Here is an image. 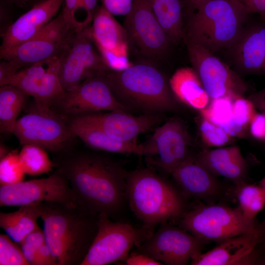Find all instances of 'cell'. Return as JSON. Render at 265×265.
Returning a JSON list of instances; mask_svg holds the SVG:
<instances>
[{
    "instance_id": "6",
    "label": "cell",
    "mask_w": 265,
    "mask_h": 265,
    "mask_svg": "<svg viewBox=\"0 0 265 265\" xmlns=\"http://www.w3.org/2000/svg\"><path fill=\"white\" fill-rule=\"evenodd\" d=\"M180 224L201 240L220 242L259 230L254 221L247 219L239 209L222 205L199 206L185 212Z\"/></svg>"
},
{
    "instance_id": "20",
    "label": "cell",
    "mask_w": 265,
    "mask_h": 265,
    "mask_svg": "<svg viewBox=\"0 0 265 265\" xmlns=\"http://www.w3.org/2000/svg\"><path fill=\"white\" fill-rule=\"evenodd\" d=\"M82 115L111 137L123 142H135L134 140L140 134L148 131L163 119L162 114L133 116L123 111H112L106 113L92 112Z\"/></svg>"
},
{
    "instance_id": "44",
    "label": "cell",
    "mask_w": 265,
    "mask_h": 265,
    "mask_svg": "<svg viewBox=\"0 0 265 265\" xmlns=\"http://www.w3.org/2000/svg\"><path fill=\"white\" fill-rule=\"evenodd\" d=\"M209 0H182L184 20L202 3Z\"/></svg>"
},
{
    "instance_id": "21",
    "label": "cell",
    "mask_w": 265,
    "mask_h": 265,
    "mask_svg": "<svg viewBox=\"0 0 265 265\" xmlns=\"http://www.w3.org/2000/svg\"><path fill=\"white\" fill-rule=\"evenodd\" d=\"M228 50L236 67L246 74H265V26L245 27Z\"/></svg>"
},
{
    "instance_id": "36",
    "label": "cell",
    "mask_w": 265,
    "mask_h": 265,
    "mask_svg": "<svg viewBox=\"0 0 265 265\" xmlns=\"http://www.w3.org/2000/svg\"><path fill=\"white\" fill-rule=\"evenodd\" d=\"M45 242L43 230L38 226L19 244L29 265H38V252Z\"/></svg>"
},
{
    "instance_id": "4",
    "label": "cell",
    "mask_w": 265,
    "mask_h": 265,
    "mask_svg": "<svg viewBox=\"0 0 265 265\" xmlns=\"http://www.w3.org/2000/svg\"><path fill=\"white\" fill-rule=\"evenodd\" d=\"M248 14L238 0H209L184 20L183 41L212 53L228 50L242 34Z\"/></svg>"
},
{
    "instance_id": "41",
    "label": "cell",
    "mask_w": 265,
    "mask_h": 265,
    "mask_svg": "<svg viewBox=\"0 0 265 265\" xmlns=\"http://www.w3.org/2000/svg\"><path fill=\"white\" fill-rule=\"evenodd\" d=\"M128 265H160L163 264L141 253L134 252L125 260Z\"/></svg>"
},
{
    "instance_id": "49",
    "label": "cell",
    "mask_w": 265,
    "mask_h": 265,
    "mask_svg": "<svg viewBox=\"0 0 265 265\" xmlns=\"http://www.w3.org/2000/svg\"><path fill=\"white\" fill-rule=\"evenodd\" d=\"M259 186H260L265 191V177L260 182Z\"/></svg>"
},
{
    "instance_id": "1",
    "label": "cell",
    "mask_w": 265,
    "mask_h": 265,
    "mask_svg": "<svg viewBox=\"0 0 265 265\" xmlns=\"http://www.w3.org/2000/svg\"><path fill=\"white\" fill-rule=\"evenodd\" d=\"M55 170L67 181L77 205L99 215L116 219L128 203V172L107 156L94 152L60 154L54 161Z\"/></svg>"
},
{
    "instance_id": "22",
    "label": "cell",
    "mask_w": 265,
    "mask_h": 265,
    "mask_svg": "<svg viewBox=\"0 0 265 265\" xmlns=\"http://www.w3.org/2000/svg\"><path fill=\"white\" fill-rule=\"evenodd\" d=\"M260 230L227 239L212 250L194 255L193 265H228L248 263L250 255L262 239Z\"/></svg>"
},
{
    "instance_id": "13",
    "label": "cell",
    "mask_w": 265,
    "mask_h": 265,
    "mask_svg": "<svg viewBox=\"0 0 265 265\" xmlns=\"http://www.w3.org/2000/svg\"><path fill=\"white\" fill-rule=\"evenodd\" d=\"M46 202L78 206L67 181L56 170L47 178L0 187V207H20Z\"/></svg>"
},
{
    "instance_id": "43",
    "label": "cell",
    "mask_w": 265,
    "mask_h": 265,
    "mask_svg": "<svg viewBox=\"0 0 265 265\" xmlns=\"http://www.w3.org/2000/svg\"><path fill=\"white\" fill-rule=\"evenodd\" d=\"M242 2L248 14L257 13L265 20V0H244Z\"/></svg>"
},
{
    "instance_id": "38",
    "label": "cell",
    "mask_w": 265,
    "mask_h": 265,
    "mask_svg": "<svg viewBox=\"0 0 265 265\" xmlns=\"http://www.w3.org/2000/svg\"><path fill=\"white\" fill-rule=\"evenodd\" d=\"M102 5L113 15L126 16L131 11L133 0H100Z\"/></svg>"
},
{
    "instance_id": "24",
    "label": "cell",
    "mask_w": 265,
    "mask_h": 265,
    "mask_svg": "<svg viewBox=\"0 0 265 265\" xmlns=\"http://www.w3.org/2000/svg\"><path fill=\"white\" fill-rule=\"evenodd\" d=\"M170 174L190 197L206 198L215 195L219 190L215 176L196 158L189 156Z\"/></svg>"
},
{
    "instance_id": "8",
    "label": "cell",
    "mask_w": 265,
    "mask_h": 265,
    "mask_svg": "<svg viewBox=\"0 0 265 265\" xmlns=\"http://www.w3.org/2000/svg\"><path fill=\"white\" fill-rule=\"evenodd\" d=\"M153 233L144 226L134 227L101 213L97 234L81 265H106L125 260L133 246H138Z\"/></svg>"
},
{
    "instance_id": "10",
    "label": "cell",
    "mask_w": 265,
    "mask_h": 265,
    "mask_svg": "<svg viewBox=\"0 0 265 265\" xmlns=\"http://www.w3.org/2000/svg\"><path fill=\"white\" fill-rule=\"evenodd\" d=\"M76 29L61 13L31 39L0 57L18 69L51 58H60L76 34Z\"/></svg>"
},
{
    "instance_id": "16",
    "label": "cell",
    "mask_w": 265,
    "mask_h": 265,
    "mask_svg": "<svg viewBox=\"0 0 265 265\" xmlns=\"http://www.w3.org/2000/svg\"><path fill=\"white\" fill-rule=\"evenodd\" d=\"M60 59L51 57L19 70L9 84L15 85L35 102L34 107L49 109L65 90L60 81L58 71Z\"/></svg>"
},
{
    "instance_id": "29",
    "label": "cell",
    "mask_w": 265,
    "mask_h": 265,
    "mask_svg": "<svg viewBox=\"0 0 265 265\" xmlns=\"http://www.w3.org/2000/svg\"><path fill=\"white\" fill-rule=\"evenodd\" d=\"M235 99L228 96L212 99L200 112L202 118L220 127L233 137H242L246 129L237 124L234 119L232 106Z\"/></svg>"
},
{
    "instance_id": "14",
    "label": "cell",
    "mask_w": 265,
    "mask_h": 265,
    "mask_svg": "<svg viewBox=\"0 0 265 265\" xmlns=\"http://www.w3.org/2000/svg\"><path fill=\"white\" fill-rule=\"evenodd\" d=\"M184 43L192 68L211 99L226 96L234 98L243 96L247 90V85L235 71L205 48Z\"/></svg>"
},
{
    "instance_id": "37",
    "label": "cell",
    "mask_w": 265,
    "mask_h": 265,
    "mask_svg": "<svg viewBox=\"0 0 265 265\" xmlns=\"http://www.w3.org/2000/svg\"><path fill=\"white\" fill-rule=\"evenodd\" d=\"M255 106L249 99L243 96L236 98L233 102L232 112L235 121L241 127L247 129L256 113Z\"/></svg>"
},
{
    "instance_id": "47",
    "label": "cell",
    "mask_w": 265,
    "mask_h": 265,
    "mask_svg": "<svg viewBox=\"0 0 265 265\" xmlns=\"http://www.w3.org/2000/svg\"><path fill=\"white\" fill-rule=\"evenodd\" d=\"M10 151L6 146L1 144L0 146V159L5 157Z\"/></svg>"
},
{
    "instance_id": "48",
    "label": "cell",
    "mask_w": 265,
    "mask_h": 265,
    "mask_svg": "<svg viewBox=\"0 0 265 265\" xmlns=\"http://www.w3.org/2000/svg\"><path fill=\"white\" fill-rule=\"evenodd\" d=\"M11 3L22 6L25 4L27 0H5Z\"/></svg>"
},
{
    "instance_id": "45",
    "label": "cell",
    "mask_w": 265,
    "mask_h": 265,
    "mask_svg": "<svg viewBox=\"0 0 265 265\" xmlns=\"http://www.w3.org/2000/svg\"><path fill=\"white\" fill-rule=\"evenodd\" d=\"M248 99L252 102L256 108L265 113V88L252 94Z\"/></svg>"
},
{
    "instance_id": "35",
    "label": "cell",
    "mask_w": 265,
    "mask_h": 265,
    "mask_svg": "<svg viewBox=\"0 0 265 265\" xmlns=\"http://www.w3.org/2000/svg\"><path fill=\"white\" fill-rule=\"evenodd\" d=\"M200 132L203 142L209 147H221L234 139L222 128L203 118L200 122Z\"/></svg>"
},
{
    "instance_id": "34",
    "label": "cell",
    "mask_w": 265,
    "mask_h": 265,
    "mask_svg": "<svg viewBox=\"0 0 265 265\" xmlns=\"http://www.w3.org/2000/svg\"><path fill=\"white\" fill-rule=\"evenodd\" d=\"M0 265H29L20 244L7 235H0Z\"/></svg>"
},
{
    "instance_id": "26",
    "label": "cell",
    "mask_w": 265,
    "mask_h": 265,
    "mask_svg": "<svg viewBox=\"0 0 265 265\" xmlns=\"http://www.w3.org/2000/svg\"><path fill=\"white\" fill-rule=\"evenodd\" d=\"M169 82L175 97L187 106L200 110L209 104L210 98L193 68L178 69Z\"/></svg>"
},
{
    "instance_id": "7",
    "label": "cell",
    "mask_w": 265,
    "mask_h": 265,
    "mask_svg": "<svg viewBox=\"0 0 265 265\" xmlns=\"http://www.w3.org/2000/svg\"><path fill=\"white\" fill-rule=\"evenodd\" d=\"M123 26L129 53H132L139 60L156 64L166 57L172 43L147 0H133Z\"/></svg>"
},
{
    "instance_id": "23",
    "label": "cell",
    "mask_w": 265,
    "mask_h": 265,
    "mask_svg": "<svg viewBox=\"0 0 265 265\" xmlns=\"http://www.w3.org/2000/svg\"><path fill=\"white\" fill-rule=\"evenodd\" d=\"M76 137L95 150L122 154L146 155L144 146L136 142H123L107 134L94 122L81 115L66 119Z\"/></svg>"
},
{
    "instance_id": "15",
    "label": "cell",
    "mask_w": 265,
    "mask_h": 265,
    "mask_svg": "<svg viewBox=\"0 0 265 265\" xmlns=\"http://www.w3.org/2000/svg\"><path fill=\"white\" fill-rule=\"evenodd\" d=\"M201 241L185 230L162 224L136 246V252L165 265H185L200 252Z\"/></svg>"
},
{
    "instance_id": "28",
    "label": "cell",
    "mask_w": 265,
    "mask_h": 265,
    "mask_svg": "<svg viewBox=\"0 0 265 265\" xmlns=\"http://www.w3.org/2000/svg\"><path fill=\"white\" fill-rule=\"evenodd\" d=\"M172 43L183 41L184 19L182 0H147Z\"/></svg>"
},
{
    "instance_id": "30",
    "label": "cell",
    "mask_w": 265,
    "mask_h": 265,
    "mask_svg": "<svg viewBox=\"0 0 265 265\" xmlns=\"http://www.w3.org/2000/svg\"><path fill=\"white\" fill-rule=\"evenodd\" d=\"M28 95L18 87L9 84L0 87V131L5 134L13 133L21 111Z\"/></svg>"
},
{
    "instance_id": "27",
    "label": "cell",
    "mask_w": 265,
    "mask_h": 265,
    "mask_svg": "<svg viewBox=\"0 0 265 265\" xmlns=\"http://www.w3.org/2000/svg\"><path fill=\"white\" fill-rule=\"evenodd\" d=\"M41 204L21 206L13 212H0V227L13 241L20 244L37 226Z\"/></svg>"
},
{
    "instance_id": "2",
    "label": "cell",
    "mask_w": 265,
    "mask_h": 265,
    "mask_svg": "<svg viewBox=\"0 0 265 265\" xmlns=\"http://www.w3.org/2000/svg\"><path fill=\"white\" fill-rule=\"evenodd\" d=\"M46 243L57 265H81L98 230L99 215L78 206L41 204Z\"/></svg>"
},
{
    "instance_id": "19",
    "label": "cell",
    "mask_w": 265,
    "mask_h": 265,
    "mask_svg": "<svg viewBox=\"0 0 265 265\" xmlns=\"http://www.w3.org/2000/svg\"><path fill=\"white\" fill-rule=\"evenodd\" d=\"M64 0H44L19 17L1 34L0 57L34 36L54 17Z\"/></svg>"
},
{
    "instance_id": "18",
    "label": "cell",
    "mask_w": 265,
    "mask_h": 265,
    "mask_svg": "<svg viewBox=\"0 0 265 265\" xmlns=\"http://www.w3.org/2000/svg\"><path fill=\"white\" fill-rule=\"evenodd\" d=\"M90 32L103 61L112 70L130 66L127 36L124 27L102 5L94 13Z\"/></svg>"
},
{
    "instance_id": "5",
    "label": "cell",
    "mask_w": 265,
    "mask_h": 265,
    "mask_svg": "<svg viewBox=\"0 0 265 265\" xmlns=\"http://www.w3.org/2000/svg\"><path fill=\"white\" fill-rule=\"evenodd\" d=\"M128 205L143 226L153 230L159 224L180 218L185 212L184 200L176 188L153 171L137 169L128 172Z\"/></svg>"
},
{
    "instance_id": "40",
    "label": "cell",
    "mask_w": 265,
    "mask_h": 265,
    "mask_svg": "<svg viewBox=\"0 0 265 265\" xmlns=\"http://www.w3.org/2000/svg\"><path fill=\"white\" fill-rule=\"evenodd\" d=\"M19 70L9 61L2 59L0 63V87L9 84Z\"/></svg>"
},
{
    "instance_id": "42",
    "label": "cell",
    "mask_w": 265,
    "mask_h": 265,
    "mask_svg": "<svg viewBox=\"0 0 265 265\" xmlns=\"http://www.w3.org/2000/svg\"><path fill=\"white\" fill-rule=\"evenodd\" d=\"M38 265H57L48 244L45 242L38 252Z\"/></svg>"
},
{
    "instance_id": "9",
    "label": "cell",
    "mask_w": 265,
    "mask_h": 265,
    "mask_svg": "<svg viewBox=\"0 0 265 265\" xmlns=\"http://www.w3.org/2000/svg\"><path fill=\"white\" fill-rule=\"evenodd\" d=\"M12 134L22 145H34L58 154L68 151L76 137L66 120L51 109L35 107L18 119Z\"/></svg>"
},
{
    "instance_id": "11",
    "label": "cell",
    "mask_w": 265,
    "mask_h": 265,
    "mask_svg": "<svg viewBox=\"0 0 265 265\" xmlns=\"http://www.w3.org/2000/svg\"><path fill=\"white\" fill-rule=\"evenodd\" d=\"M104 75L87 79L74 89L65 91L50 109L66 120L102 111L129 112L114 96Z\"/></svg>"
},
{
    "instance_id": "33",
    "label": "cell",
    "mask_w": 265,
    "mask_h": 265,
    "mask_svg": "<svg viewBox=\"0 0 265 265\" xmlns=\"http://www.w3.org/2000/svg\"><path fill=\"white\" fill-rule=\"evenodd\" d=\"M25 174L17 150L10 151L0 159V186L23 181Z\"/></svg>"
},
{
    "instance_id": "3",
    "label": "cell",
    "mask_w": 265,
    "mask_h": 265,
    "mask_svg": "<svg viewBox=\"0 0 265 265\" xmlns=\"http://www.w3.org/2000/svg\"><path fill=\"white\" fill-rule=\"evenodd\" d=\"M104 77L115 97L130 111L162 114L175 108V96L164 73L152 62L139 60Z\"/></svg>"
},
{
    "instance_id": "39",
    "label": "cell",
    "mask_w": 265,
    "mask_h": 265,
    "mask_svg": "<svg viewBox=\"0 0 265 265\" xmlns=\"http://www.w3.org/2000/svg\"><path fill=\"white\" fill-rule=\"evenodd\" d=\"M249 129L252 137L265 141V113L256 112L249 124Z\"/></svg>"
},
{
    "instance_id": "31",
    "label": "cell",
    "mask_w": 265,
    "mask_h": 265,
    "mask_svg": "<svg viewBox=\"0 0 265 265\" xmlns=\"http://www.w3.org/2000/svg\"><path fill=\"white\" fill-rule=\"evenodd\" d=\"M239 209L249 220L254 221L256 215L265 207V191L260 186L238 183L236 191Z\"/></svg>"
},
{
    "instance_id": "46",
    "label": "cell",
    "mask_w": 265,
    "mask_h": 265,
    "mask_svg": "<svg viewBox=\"0 0 265 265\" xmlns=\"http://www.w3.org/2000/svg\"><path fill=\"white\" fill-rule=\"evenodd\" d=\"M86 7L88 15L93 19L94 13L99 6V0H82Z\"/></svg>"
},
{
    "instance_id": "32",
    "label": "cell",
    "mask_w": 265,
    "mask_h": 265,
    "mask_svg": "<svg viewBox=\"0 0 265 265\" xmlns=\"http://www.w3.org/2000/svg\"><path fill=\"white\" fill-rule=\"evenodd\" d=\"M19 158L26 174L39 175L52 171L54 163L46 150L31 144H25L19 152Z\"/></svg>"
},
{
    "instance_id": "17",
    "label": "cell",
    "mask_w": 265,
    "mask_h": 265,
    "mask_svg": "<svg viewBox=\"0 0 265 265\" xmlns=\"http://www.w3.org/2000/svg\"><path fill=\"white\" fill-rule=\"evenodd\" d=\"M189 136L182 121L172 119L158 127L143 145L149 163L171 172L190 156Z\"/></svg>"
},
{
    "instance_id": "25",
    "label": "cell",
    "mask_w": 265,
    "mask_h": 265,
    "mask_svg": "<svg viewBox=\"0 0 265 265\" xmlns=\"http://www.w3.org/2000/svg\"><path fill=\"white\" fill-rule=\"evenodd\" d=\"M214 176L239 183L247 171V162L236 146L205 150L196 157Z\"/></svg>"
},
{
    "instance_id": "12",
    "label": "cell",
    "mask_w": 265,
    "mask_h": 265,
    "mask_svg": "<svg viewBox=\"0 0 265 265\" xmlns=\"http://www.w3.org/2000/svg\"><path fill=\"white\" fill-rule=\"evenodd\" d=\"M58 75L65 90H71L87 79L109 70L92 39L90 26L78 32L59 58Z\"/></svg>"
}]
</instances>
